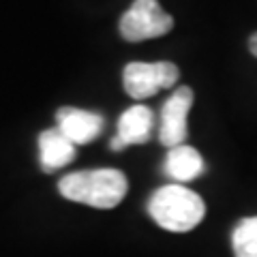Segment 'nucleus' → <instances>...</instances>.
Listing matches in <instances>:
<instances>
[{"label": "nucleus", "mask_w": 257, "mask_h": 257, "mask_svg": "<svg viewBox=\"0 0 257 257\" xmlns=\"http://www.w3.org/2000/svg\"><path fill=\"white\" fill-rule=\"evenodd\" d=\"M58 191L64 199L92 208H116L128 191L126 176L120 170H88L73 172L58 182Z\"/></svg>", "instance_id": "nucleus-1"}, {"label": "nucleus", "mask_w": 257, "mask_h": 257, "mask_svg": "<svg viewBox=\"0 0 257 257\" xmlns=\"http://www.w3.org/2000/svg\"><path fill=\"white\" fill-rule=\"evenodd\" d=\"M148 214L159 227L174 234L191 231L206 216L204 199L184 184H165L148 199Z\"/></svg>", "instance_id": "nucleus-2"}, {"label": "nucleus", "mask_w": 257, "mask_h": 257, "mask_svg": "<svg viewBox=\"0 0 257 257\" xmlns=\"http://www.w3.org/2000/svg\"><path fill=\"white\" fill-rule=\"evenodd\" d=\"M118 28L124 41L140 43L167 35L174 28V18L163 11L159 0H135L120 18Z\"/></svg>", "instance_id": "nucleus-3"}, {"label": "nucleus", "mask_w": 257, "mask_h": 257, "mask_svg": "<svg viewBox=\"0 0 257 257\" xmlns=\"http://www.w3.org/2000/svg\"><path fill=\"white\" fill-rule=\"evenodd\" d=\"M180 71L174 62H131L122 71L124 92L133 99H148L163 88L176 86Z\"/></svg>", "instance_id": "nucleus-4"}, {"label": "nucleus", "mask_w": 257, "mask_h": 257, "mask_svg": "<svg viewBox=\"0 0 257 257\" xmlns=\"http://www.w3.org/2000/svg\"><path fill=\"white\" fill-rule=\"evenodd\" d=\"M193 105V90L189 86H180L170 94L161 109V126H159V142L170 150L182 146L187 142L189 126L187 116Z\"/></svg>", "instance_id": "nucleus-5"}, {"label": "nucleus", "mask_w": 257, "mask_h": 257, "mask_svg": "<svg viewBox=\"0 0 257 257\" xmlns=\"http://www.w3.org/2000/svg\"><path fill=\"white\" fill-rule=\"evenodd\" d=\"M56 120H58V131L73 146H82V144H90L92 140H96L105 124L99 114L77 107H60Z\"/></svg>", "instance_id": "nucleus-6"}, {"label": "nucleus", "mask_w": 257, "mask_h": 257, "mask_svg": "<svg viewBox=\"0 0 257 257\" xmlns=\"http://www.w3.org/2000/svg\"><path fill=\"white\" fill-rule=\"evenodd\" d=\"M152 126H155V116L152 109L146 105H133L128 107L118 120L116 138L109 142L111 150H124L133 144H146L152 138Z\"/></svg>", "instance_id": "nucleus-7"}, {"label": "nucleus", "mask_w": 257, "mask_h": 257, "mask_svg": "<svg viewBox=\"0 0 257 257\" xmlns=\"http://www.w3.org/2000/svg\"><path fill=\"white\" fill-rule=\"evenodd\" d=\"M39 157H41V170L50 174L75 159V146L58 131V126L47 128L39 135Z\"/></svg>", "instance_id": "nucleus-8"}, {"label": "nucleus", "mask_w": 257, "mask_h": 257, "mask_svg": "<svg viewBox=\"0 0 257 257\" xmlns=\"http://www.w3.org/2000/svg\"><path fill=\"white\" fill-rule=\"evenodd\" d=\"M163 170L172 180H176V184H180V182H191L199 178L206 170V163L195 148L182 144V146L167 150Z\"/></svg>", "instance_id": "nucleus-9"}, {"label": "nucleus", "mask_w": 257, "mask_h": 257, "mask_svg": "<svg viewBox=\"0 0 257 257\" xmlns=\"http://www.w3.org/2000/svg\"><path fill=\"white\" fill-rule=\"evenodd\" d=\"M234 257H257V216L242 219L231 234Z\"/></svg>", "instance_id": "nucleus-10"}, {"label": "nucleus", "mask_w": 257, "mask_h": 257, "mask_svg": "<svg viewBox=\"0 0 257 257\" xmlns=\"http://www.w3.org/2000/svg\"><path fill=\"white\" fill-rule=\"evenodd\" d=\"M248 50H251V54L257 58V32L251 35V39H248Z\"/></svg>", "instance_id": "nucleus-11"}]
</instances>
